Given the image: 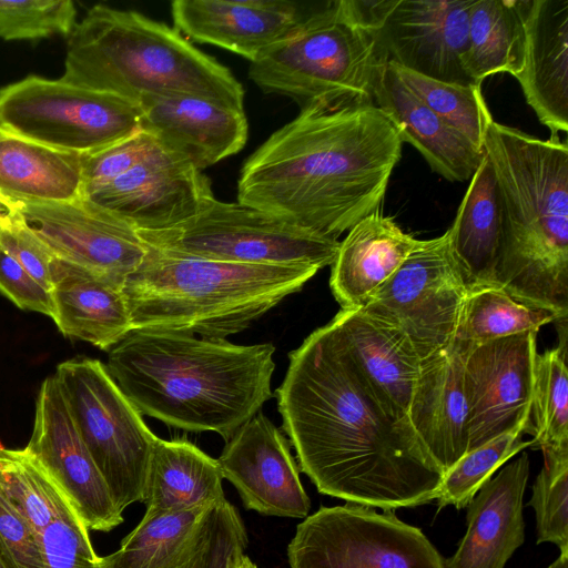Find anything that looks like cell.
Masks as SVG:
<instances>
[{
  "label": "cell",
  "mask_w": 568,
  "mask_h": 568,
  "mask_svg": "<svg viewBox=\"0 0 568 568\" xmlns=\"http://www.w3.org/2000/svg\"><path fill=\"white\" fill-rule=\"evenodd\" d=\"M288 359L274 396L300 469L320 493L383 510L436 498L444 471L326 325Z\"/></svg>",
  "instance_id": "6da1fadb"
},
{
  "label": "cell",
  "mask_w": 568,
  "mask_h": 568,
  "mask_svg": "<svg viewBox=\"0 0 568 568\" xmlns=\"http://www.w3.org/2000/svg\"><path fill=\"white\" fill-rule=\"evenodd\" d=\"M402 146L374 102L303 106L248 156L237 202L337 239L381 211Z\"/></svg>",
  "instance_id": "7a4b0ae2"
},
{
  "label": "cell",
  "mask_w": 568,
  "mask_h": 568,
  "mask_svg": "<svg viewBox=\"0 0 568 568\" xmlns=\"http://www.w3.org/2000/svg\"><path fill=\"white\" fill-rule=\"evenodd\" d=\"M108 352L106 371L136 409L186 432L227 440L274 396L271 343L138 328Z\"/></svg>",
  "instance_id": "3957f363"
},
{
  "label": "cell",
  "mask_w": 568,
  "mask_h": 568,
  "mask_svg": "<svg viewBox=\"0 0 568 568\" xmlns=\"http://www.w3.org/2000/svg\"><path fill=\"white\" fill-rule=\"evenodd\" d=\"M483 150L495 173L501 209L495 286L567 318V142L541 140L493 119Z\"/></svg>",
  "instance_id": "277c9868"
},
{
  "label": "cell",
  "mask_w": 568,
  "mask_h": 568,
  "mask_svg": "<svg viewBox=\"0 0 568 568\" xmlns=\"http://www.w3.org/2000/svg\"><path fill=\"white\" fill-rule=\"evenodd\" d=\"M318 271L313 265L239 263L148 245L122 293L133 329L226 339L301 291Z\"/></svg>",
  "instance_id": "5b68a950"
},
{
  "label": "cell",
  "mask_w": 568,
  "mask_h": 568,
  "mask_svg": "<svg viewBox=\"0 0 568 568\" xmlns=\"http://www.w3.org/2000/svg\"><path fill=\"white\" fill-rule=\"evenodd\" d=\"M62 81L130 101L193 95L244 109L231 71L174 27L132 10L93 6L68 37Z\"/></svg>",
  "instance_id": "8992f818"
},
{
  "label": "cell",
  "mask_w": 568,
  "mask_h": 568,
  "mask_svg": "<svg viewBox=\"0 0 568 568\" xmlns=\"http://www.w3.org/2000/svg\"><path fill=\"white\" fill-rule=\"evenodd\" d=\"M388 61L378 33L361 27L349 0L327 2L251 62L250 79L264 92L286 95L301 108L374 102Z\"/></svg>",
  "instance_id": "52a82bcc"
},
{
  "label": "cell",
  "mask_w": 568,
  "mask_h": 568,
  "mask_svg": "<svg viewBox=\"0 0 568 568\" xmlns=\"http://www.w3.org/2000/svg\"><path fill=\"white\" fill-rule=\"evenodd\" d=\"M53 375L116 508L122 513L131 504L142 503L158 436L102 362L69 359L59 364Z\"/></svg>",
  "instance_id": "ba28073f"
},
{
  "label": "cell",
  "mask_w": 568,
  "mask_h": 568,
  "mask_svg": "<svg viewBox=\"0 0 568 568\" xmlns=\"http://www.w3.org/2000/svg\"><path fill=\"white\" fill-rule=\"evenodd\" d=\"M159 250L252 264L332 265L337 239L242 204L214 199L187 221L161 231H138Z\"/></svg>",
  "instance_id": "9c48e42d"
},
{
  "label": "cell",
  "mask_w": 568,
  "mask_h": 568,
  "mask_svg": "<svg viewBox=\"0 0 568 568\" xmlns=\"http://www.w3.org/2000/svg\"><path fill=\"white\" fill-rule=\"evenodd\" d=\"M141 114L136 102L61 79L29 75L0 89V129L81 155L140 131Z\"/></svg>",
  "instance_id": "30bf717a"
},
{
  "label": "cell",
  "mask_w": 568,
  "mask_h": 568,
  "mask_svg": "<svg viewBox=\"0 0 568 568\" xmlns=\"http://www.w3.org/2000/svg\"><path fill=\"white\" fill-rule=\"evenodd\" d=\"M291 568H444L417 527L394 510L347 503L321 507L297 525L287 546Z\"/></svg>",
  "instance_id": "8fae6325"
},
{
  "label": "cell",
  "mask_w": 568,
  "mask_h": 568,
  "mask_svg": "<svg viewBox=\"0 0 568 568\" xmlns=\"http://www.w3.org/2000/svg\"><path fill=\"white\" fill-rule=\"evenodd\" d=\"M468 290L446 231L438 237L419 240L359 310L403 333L423 363L455 339Z\"/></svg>",
  "instance_id": "7c38bea8"
},
{
  "label": "cell",
  "mask_w": 568,
  "mask_h": 568,
  "mask_svg": "<svg viewBox=\"0 0 568 568\" xmlns=\"http://www.w3.org/2000/svg\"><path fill=\"white\" fill-rule=\"evenodd\" d=\"M16 202L24 224L57 258L121 288L148 252L133 226L83 196L61 202Z\"/></svg>",
  "instance_id": "4fadbf2b"
},
{
  "label": "cell",
  "mask_w": 568,
  "mask_h": 568,
  "mask_svg": "<svg viewBox=\"0 0 568 568\" xmlns=\"http://www.w3.org/2000/svg\"><path fill=\"white\" fill-rule=\"evenodd\" d=\"M537 333L470 345L464 359L468 452L514 430L532 434Z\"/></svg>",
  "instance_id": "5bb4252c"
},
{
  "label": "cell",
  "mask_w": 568,
  "mask_h": 568,
  "mask_svg": "<svg viewBox=\"0 0 568 568\" xmlns=\"http://www.w3.org/2000/svg\"><path fill=\"white\" fill-rule=\"evenodd\" d=\"M23 449L58 485L88 529L106 532L123 521L54 375L39 389L32 434Z\"/></svg>",
  "instance_id": "9a60e30c"
},
{
  "label": "cell",
  "mask_w": 568,
  "mask_h": 568,
  "mask_svg": "<svg viewBox=\"0 0 568 568\" xmlns=\"http://www.w3.org/2000/svg\"><path fill=\"white\" fill-rule=\"evenodd\" d=\"M83 197L136 231L176 226L215 199L207 176L156 140L130 171Z\"/></svg>",
  "instance_id": "2e32d148"
},
{
  "label": "cell",
  "mask_w": 568,
  "mask_h": 568,
  "mask_svg": "<svg viewBox=\"0 0 568 568\" xmlns=\"http://www.w3.org/2000/svg\"><path fill=\"white\" fill-rule=\"evenodd\" d=\"M473 0H398L378 32L388 60L422 75L475 84L465 68Z\"/></svg>",
  "instance_id": "e0dca14e"
},
{
  "label": "cell",
  "mask_w": 568,
  "mask_h": 568,
  "mask_svg": "<svg viewBox=\"0 0 568 568\" xmlns=\"http://www.w3.org/2000/svg\"><path fill=\"white\" fill-rule=\"evenodd\" d=\"M217 463L245 508L266 516H308L311 501L288 442L264 414L257 413L226 440Z\"/></svg>",
  "instance_id": "ac0fdd59"
},
{
  "label": "cell",
  "mask_w": 568,
  "mask_h": 568,
  "mask_svg": "<svg viewBox=\"0 0 568 568\" xmlns=\"http://www.w3.org/2000/svg\"><path fill=\"white\" fill-rule=\"evenodd\" d=\"M139 105L141 129L201 171L246 143L244 109L193 95L149 97Z\"/></svg>",
  "instance_id": "d6986e66"
},
{
  "label": "cell",
  "mask_w": 568,
  "mask_h": 568,
  "mask_svg": "<svg viewBox=\"0 0 568 568\" xmlns=\"http://www.w3.org/2000/svg\"><path fill=\"white\" fill-rule=\"evenodd\" d=\"M174 28L186 39L232 51L250 62L281 41L305 16L288 0H175Z\"/></svg>",
  "instance_id": "ffe728a7"
},
{
  "label": "cell",
  "mask_w": 568,
  "mask_h": 568,
  "mask_svg": "<svg viewBox=\"0 0 568 568\" xmlns=\"http://www.w3.org/2000/svg\"><path fill=\"white\" fill-rule=\"evenodd\" d=\"M468 343L454 339L420 365L407 418L445 473L468 453V404L464 359Z\"/></svg>",
  "instance_id": "44dd1931"
},
{
  "label": "cell",
  "mask_w": 568,
  "mask_h": 568,
  "mask_svg": "<svg viewBox=\"0 0 568 568\" xmlns=\"http://www.w3.org/2000/svg\"><path fill=\"white\" fill-rule=\"evenodd\" d=\"M526 453L486 481L467 506V530L444 568H505L525 541Z\"/></svg>",
  "instance_id": "7402d4cb"
},
{
  "label": "cell",
  "mask_w": 568,
  "mask_h": 568,
  "mask_svg": "<svg viewBox=\"0 0 568 568\" xmlns=\"http://www.w3.org/2000/svg\"><path fill=\"white\" fill-rule=\"evenodd\" d=\"M517 74L527 103L551 139L568 131V0H528Z\"/></svg>",
  "instance_id": "603a6c76"
},
{
  "label": "cell",
  "mask_w": 568,
  "mask_h": 568,
  "mask_svg": "<svg viewBox=\"0 0 568 568\" xmlns=\"http://www.w3.org/2000/svg\"><path fill=\"white\" fill-rule=\"evenodd\" d=\"M374 103L387 115L404 142L412 144L433 171L448 181H468L484 151L424 104L387 61L375 84Z\"/></svg>",
  "instance_id": "cb8c5ba5"
},
{
  "label": "cell",
  "mask_w": 568,
  "mask_h": 568,
  "mask_svg": "<svg viewBox=\"0 0 568 568\" xmlns=\"http://www.w3.org/2000/svg\"><path fill=\"white\" fill-rule=\"evenodd\" d=\"M419 240L381 211L356 223L339 242L329 286L342 310H359L394 275Z\"/></svg>",
  "instance_id": "d4e9b609"
},
{
  "label": "cell",
  "mask_w": 568,
  "mask_h": 568,
  "mask_svg": "<svg viewBox=\"0 0 568 568\" xmlns=\"http://www.w3.org/2000/svg\"><path fill=\"white\" fill-rule=\"evenodd\" d=\"M326 326L372 386L407 416L422 365L408 338L361 310H341Z\"/></svg>",
  "instance_id": "484cf974"
},
{
  "label": "cell",
  "mask_w": 568,
  "mask_h": 568,
  "mask_svg": "<svg viewBox=\"0 0 568 568\" xmlns=\"http://www.w3.org/2000/svg\"><path fill=\"white\" fill-rule=\"evenodd\" d=\"M51 296L52 320L67 337L109 351L133 329L121 287L59 258Z\"/></svg>",
  "instance_id": "4316f807"
},
{
  "label": "cell",
  "mask_w": 568,
  "mask_h": 568,
  "mask_svg": "<svg viewBox=\"0 0 568 568\" xmlns=\"http://www.w3.org/2000/svg\"><path fill=\"white\" fill-rule=\"evenodd\" d=\"M217 459L185 439L156 438L144 487L142 521L225 500Z\"/></svg>",
  "instance_id": "83f0119b"
},
{
  "label": "cell",
  "mask_w": 568,
  "mask_h": 568,
  "mask_svg": "<svg viewBox=\"0 0 568 568\" xmlns=\"http://www.w3.org/2000/svg\"><path fill=\"white\" fill-rule=\"evenodd\" d=\"M469 287L494 285L501 247V209L493 166L484 153L447 230Z\"/></svg>",
  "instance_id": "f1b7e54d"
},
{
  "label": "cell",
  "mask_w": 568,
  "mask_h": 568,
  "mask_svg": "<svg viewBox=\"0 0 568 568\" xmlns=\"http://www.w3.org/2000/svg\"><path fill=\"white\" fill-rule=\"evenodd\" d=\"M82 156L0 129V193L26 202L74 200L82 195Z\"/></svg>",
  "instance_id": "f546056e"
},
{
  "label": "cell",
  "mask_w": 568,
  "mask_h": 568,
  "mask_svg": "<svg viewBox=\"0 0 568 568\" xmlns=\"http://www.w3.org/2000/svg\"><path fill=\"white\" fill-rule=\"evenodd\" d=\"M213 508L199 507L141 520L116 551L100 557V568H196Z\"/></svg>",
  "instance_id": "4dcf8cb0"
},
{
  "label": "cell",
  "mask_w": 568,
  "mask_h": 568,
  "mask_svg": "<svg viewBox=\"0 0 568 568\" xmlns=\"http://www.w3.org/2000/svg\"><path fill=\"white\" fill-rule=\"evenodd\" d=\"M527 4L528 0H473L465 68L475 84L496 73H519Z\"/></svg>",
  "instance_id": "1f68e13d"
},
{
  "label": "cell",
  "mask_w": 568,
  "mask_h": 568,
  "mask_svg": "<svg viewBox=\"0 0 568 568\" xmlns=\"http://www.w3.org/2000/svg\"><path fill=\"white\" fill-rule=\"evenodd\" d=\"M565 321L560 314L521 303L494 285L470 286L455 339L478 345Z\"/></svg>",
  "instance_id": "d6a6232c"
},
{
  "label": "cell",
  "mask_w": 568,
  "mask_h": 568,
  "mask_svg": "<svg viewBox=\"0 0 568 568\" xmlns=\"http://www.w3.org/2000/svg\"><path fill=\"white\" fill-rule=\"evenodd\" d=\"M0 487L39 534L57 518L74 510L58 485L24 449H8L0 444Z\"/></svg>",
  "instance_id": "836d02e7"
},
{
  "label": "cell",
  "mask_w": 568,
  "mask_h": 568,
  "mask_svg": "<svg viewBox=\"0 0 568 568\" xmlns=\"http://www.w3.org/2000/svg\"><path fill=\"white\" fill-rule=\"evenodd\" d=\"M567 338L560 345L537 354L535 361L531 414L532 447L568 450Z\"/></svg>",
  "instance_id": "e575fe53"
},
{
  "label": "cell",
  "mask_w": 568,
  "mask_h": 568,
  "mask_svg": "<svg viewBox=\"0 0 568 568\" xmlns=\"http://www.w3.org/2000/svg\"><path fill=\"white\" fill-rule=\"evenodd\" d=\"M402 82L432 111L483 150L485 132L493 120L480 84H458L432 79L393 62Z\"/></svg>",
  "instance_id": "d590c367"
},
{
  "label": "cell",
  "mask_w": 568,
  "mask_h": 568,
  "mask_svg": "<svg viewBox=\"0 0 568 568\" xmlns=\"http://www.w3.org/2000/svg\"><path fill=\"white\" fill-rule=\"evenodd\" d=\"M525 433L514 430L468 452L443 474L436 494L439 509L454 506L462 509L468 506L480 487L509 458L521 449L531 446L532 440L521 439Z\"/></svg>",
  "instance_id": "8d00e7d4"
},
{
  "label": "cell",
  "mask_w": 568,
  "mask_h": 568,
  "mask_svg": "<svg viewBox=\"0 0 568 568\" xmlns=\"http://www.w3.org/2000/svg\"><path fill=\"white\" fill-rule=\"evenodd\" d=\"M544 467L529 505L536 515L537 542L555 544L568 554V450H542Z\"/></svg>",
  "instance_id": "74e56055"
},
{
  "label": "cell",
  "mask_w": 568,
  "mask_h": 568,
  "mask_svg": "<svg viewBox=\"0 0 568 568\" xmlns=\"http://www.w3.org/2000/svg\"><path fill=\"white\" fill-rule=\"evenodd\" d=\"M77 10L70 0H0V38L37 40L55 34L69 37Z\"/></svg>",
  "instance_id": "f35d334b"
},
{
  "label": "cell",
  "mask_w": 568,
  "mask_h": 568,
  "mask_svg": "<svg viewBox=\"0 0 568 568\" xmlns=\"http://www.w3.org/2000/svg\"><path fill=\"white\" fill-rule=\"evenodd\" d=\"M44 568H100L89 529L75 510L53 520L40 532Z\"/></svg>",
  "instance_id": "ab89813d"
},
{
  "label": "cell",
  "mask_w": 568,
  "mask_h": 568,
  "mask_svg": "<svg viewBox=\"0 0 568 568\" xmlns=\"http://www.w3.org/2000/svg\"><path fill=\"white\" fill-rule=\"evenodd\" d=\"M155 139L142 129L100 151L82 156V195L112 182L149 153Z\"/></svg>",
  "instance_id": "60d3db41"
},
{
  "label": "cell",
  "mask_w": 568,
  "mask_h": 568,
  "mask_svg": "<svg viewBox=\"0 0 568 568\" xmlns=\"http://www.w3.org/2000/svg\"><path fill=\"white\" fill-rule=\"evenodd\" d=\"M247 536L237 510L225 499L211 511L209 531L196 568H234Z\"/></svg>",
  "instance_id": "b9f144b4"
},
{
  "label": "cell",
  "mask_w": 568,
  "mask_h": 568,
  "mask_svg": "<svg viewBox=\"0 0 568 568\" xmlns=\"http://www.w3.org/2000/svg\"><path fill=\"white\" fill-rule=\"evenodd\" d=\"M0 246L51 292L57 257L24 224L17 211L0 217Z\"/></svg>",
  "instance_id": "7bdbcfd3"
},
{
  "label": "cell",
  "mask_w": 568,
  "mask_h": 568,
  "mask_svg": "<svg viewBox=\"0 0 568 568\" xmlns=\"http://www.w3.org/2000/svg\"><path fill=\"white\" fill-rule=\"evenodd\" d=\"M0 557L8 568H44L40 534L0 487Z\"/></svg>",
  "instance_id": "ee69618b"
},
{
  "label": "cell",
  "mask_w": 568,
  "mask_h": 568,
  "mask_svg": "<svg viewBox=\"0 0 568 568\" xmlns=\"http://www.w3.org/2000/svg\"><path fill=\"white\" fill-rule=\"evenodd\" d=\"M0 292L18 307L53 316L51 292L0 246Z\"/></svg>",
  "instance_id": "f6af8a7d"
},
{
  "label": "cell",
  "mask_w": 568,
  "mask_h": 568,
  "mask_svg": "<svg viewBox=\"0 0 568 568\" xmlns=\"http://www.w3.org/2000/svg\"><path fill=\"white\" fill-rule=\"evenodd\" d=\"M17 211V202L0 193V217L8 216Z\"/></svg>",
  "instance_id": "bcb514c9"
},
{
  "label": "cell",
  "mask_w": 568,
  "mask_h": 568,
  "mask_svg": "<svg viewBox=\"0 0 568 568\" xmlns=\"http://www.w3.org/2000/svg\"><path fill=\"white\" fill-rule=\"evenodd\" d=\"M548 568H568V554H560Z\"/></svg>",
  "instance_id": "7dc6e473"
},
{
  "label": "cell",
  "mask_w": 568,
  "mask_h": 568,
  "mask_svg": "<svg viewBox=\"0 0 568 568\" xmlns=\"http://www.w3.org/2000/svg\"><path fill=\"white\" fill-rule=\"evenodd\" d=\"M234 568H257L256 565L244 554Z\"/></svg>",
  "instance_id": "c3c4849f"
},
{
  "label": "cell",
  "mask_w": 568,
  "mask_h": 568,
  "mask_svg": "<svg viewBox=\"0 0 568 568\" xmlns=\"http://www.w3.org/2000/svg\"><path fill=\"white\" fill-rule=\"evenodd\" d=\"M0 568H8L6 564L3 562L2 558L0 557Z\"/></svg>",
  "instance_id": "681fc988"
}]
</instances>
